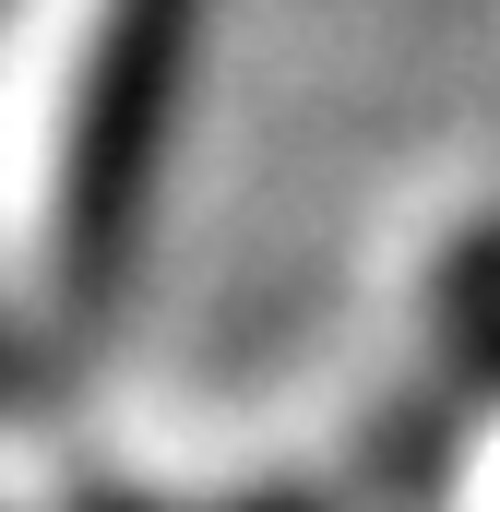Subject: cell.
I'll use <instances>...</instances> for the list:
<instances>
[{
	"label": "cell",
	"mask_w": 500,
	"mask_h": 512,
	"mask_svg": "<svg viewBox=\"0 0 500 512\" xmlns=\"http://www.w3.org/2000/svg\"><path fill=\"white\" fill-rule=\"evenodd\" d=\"M191 12L203 0H96L84 12V48L48 96V215H36L48 286H108L167 96H179V60H191Z\"/></svg>",
	"instance_id": "6da1fadb"
}]
</instances>
